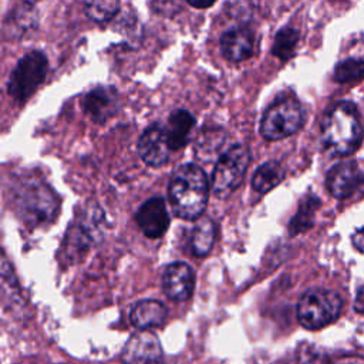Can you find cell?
<instances>
[{"mask_svg": "<svg viewBox=\"0 0 364 364\" xmlns=\"http://www.w3.org/2000/svg\"><path fill=\"white\" fill-rule=\"evenodd\" d=\"M124 364H161L162 347L151 331H138L127 341L122 354Z\"/></svg>", "mask_w": 364, "mask_h": 364, "instance_id": "obj_9", "label": "cell"}, {"mask_svg": "<svg viewBox=\"0 0 364 364\" xmlns=\"http://www.w3.org/2000/svg\"><path fill=\"white\" fill-rule=\"evenodd\" d=\"M361 78H364V60L347 58L334 68V80L337 82H355Z\"/></svg>", "mask_w": 364, "mask_h": 364, "instance_id": "obj_22", "label": "cell"}, {"mask_svg": "<svg viewBox=\"0 0 364 364\" xmlns=\"http://www.w3.org/2000/svg\"><path fill=\"white\" fill-rule=\"evenodd\" d=\"M361 181V172L354 161H343L334 165L326 178L328 192L337 198L344 199L354 193Z\"/></svg>", "mask_w": 364, "mask_h": 364, "instance_id": "obj_13", "label": "cell"}, {"mask_svg": "<svg viewBox=\"0 0 364 364\" xmlns=\"http://www.w3.org/2000/svg\"><path fill=\"white\" fill-rule=\"evenodd\" d=\"M82 6L85 14L97 23L111 20L119 9L118 1H85Z\"/></svg>", "mask_w": 364, "mask_h": 364, "instance_id": "obj_23", "label": "cell"}, {"mask_svg": "<svg viewBox=\"0 0 364 364\" xmlns=\"http://www.w3.org/2000/svg\"><path fill=\"white\" fill-rule=\"evenodd\" d=\"M320 206V200L314 195L306 196L299 206L297 213L289 223V230L291 235H299L311 228L314 222V213Z\"/></svg>", "mask_w": 364, "mask_h": 364, "instance_id": "obj_20", "label": "cell"}, {"mask_svg": "<svg viewBox=\"0 0 364 364\" xmlns=\"http://www.w3.org/2000/svg\"><path fill=\"white\" fill-rule=\"evenodd\" d=\"M193 125L195 117L186 109H176L169 115L165 132L172 151L181 149L188 144Z\"/></svg>", "mask_w": 364, "mask_h": 364, "instance_id": "obj_16", "label": "cell"}, {"mask_svg": "<svg viewBox=\"0 0 364 364\" xmlns=\"http://www.w3.org/2000/svg\"><path fill=\"white\" fill-rule=\"evenodd\" d=\"M250 162L249 149L236 144L226 149L218 159L212 173V189L216 196L226 198L242 182Z\"/></svg>", "mask_w": 364, "mask_h": 364, "instance_id": "obj_7", "label": "cell"}, {"mask_svg": "<svg viewBox=\"0 0 364 364\" xmlns=\"http://www.w3.org/2000/svg\"><path fill=\"white\" fill-rule=\"evenodd\" d=\"M104 213L98 205H88L81 210L75 223L67 232V252L68 255H78L92 246L102 235Z\"/></svg>", "mask_w": 364, "mask_h": 364, "instance_id": "obj_8", "label": "cell"}, {"mask_svg": "<svg viewBox=\"0 0 364 364\" xmlns=\"http://www.w3.org/2000/svg\"><path fill=\"white\" fill-rule=\"evenodd\" d=\"M364 138V127L357 108L347 101L336 104L321 124V139L327 151L337 156L355 152Z\"/></svg>", "mask_w": 364, "mask_h": 364, "instance_id": "obj_2", "label": "cell"}, {"mask_svg": "<svg viewBox=\"0 0 364 364\" xmlns=\"http://www.w3.org/2000/svg\"><path fill=\"white\" fill-rule=\"evenodd\" d=\"M297 43H299V31L291 27H283L282 30L277 31L274 37L272 53L280 60H289L293 55Z\"/></svg>", "mask_w": 364, "mask_h": 364, "instance_id": "obj_21", "label": "cell"}, {"mask_svg": "<svg viewBox=\"0 0 364 364\" xmlns=\"http://www.w3.org/2000/svg\"><path fill=\"white\" fill-rule=\"evenodd\" d=\"M131 323L141 331L161 326L166 318V307L158 300H141L131 311Z\"/></svg>", "mask_w": 364, "mask_h": 364, "instance_id": "obj_17", "label": "cell"}, {"mask_svg": "<svg viewBox=\"0 0 364 364\" xmlns=\"http://www.w3.org/2000/svg\"><path fill=\"white\" fill-rule=\"evenodd\" d=\"M341 306L343 301L336 291L328 289H310L297 303L299 323L307 330H318L338 317Z\"/></svg>", "mask_w": 364, "mask_h": 364, "instance_id": "obj_4", "label": "cell"}, {"mask_svg": "<svg viewBox=\"0 0 364 364\" xmlns=\"http://www.w3.org/2000/svg\"><path fill=\"white\" fill-rule=\"evenodd\" d=\"M195 274L185 262L171 263L162 274V287L165 294L175 301H185L192 296Z\"/></svg>", "mask_w": 364, "mask_h": 364, "instance_id": "obj_12", "label": "cell"}, {"mask_svg": "<svg viewBox=\"0 0 364 364\" xmlns=\"http://www.w3.org/2000/svg\"><path fill=\"white\" fill-rule=\"evenodd\" d=\"M353 245H354V247H355L358 252L364 253V228L358 229V230L353 235Z\"/></svg>", "mask_w": 364, "mask_h": 364, "instance_id": "obj_24", "label": "cell"}, {"mask_svg": "<svg viewBox=\"0 0 364 364\" xmlns=\"http://www.w3.org/2000/svg\"><path fill=\"white\" fill-rule=\"evenodd\" d=\"M209 195V182L205 171L195 164L179 166L172 175L168 196L172 212L182 219H199Z\"/></svg>", "mask_w": 364, "mask_h": 364, "instance_id": "obj_1", "label": "cell"}, {"mask_svg": "<svg viewBox=\"0 0 364 364\" xmlns=\"http://www.w3.org/2000/svg\"><path fill=\"white\" fill-rule=\"evenodd\" d=\"M304 122V111L300 102L291 97L273 101L263 114L260 134L269 141L283 139L296 134Z\"/></svg>", "mask_w": 364, "mask_h": 364, "instance_id": "obj_5", "label": "cell"}, {"mask_svg": "<svg viewBox=\"0 0 364 364\" xmlns=\"http://www.w3.org/2000/svg\"><path fill=\"white\" fill-rule=\"evenodd\" d=\"M48 61L41 51H30L16 64L10 74L7 91L17 102H26L47 77Z\"/></svg>", "mask_w": 364, "mask_h": 364, "instance_id": "obj_6", "label": "cell"}, {"mask_svg": "<svg viewBox=\"0 0 364 364\" xmlns=\"http://www.w3.org/2000/svg\"><path fill=\"white\" fill-rule=\"evenodd\" d=\"M141 232L149 239L161 237L169 226V213L162 198L154 196L145 200L135 213Z\"/></svg>", "mask_w": 364, "mask_h": 364, "instance_id": "obj_11", "label": "cell"}, {"mask_svg": "<svg viewBox=\"0 0 364 364\" xmlns=\"http://www.w3.org/2000/svg\"><path fill=\"white\" fill-rule=\"evenodd\" d=\"M188 4L195 9H208L213 6V3H195V1H188Z\"/></svg>", "mask_w": 364, "mask_h": 364, "instance_id": "obj_26", "label": "cell"}, {"mask_svg": "<svg viewBox=\"0 0 364 364\" xmlns=\"http://www.w3.org/2000/svg\"><path fill=\"white\" fill-rule=\"evenodd\" d=\"M138 152L142 161L154 168H159L169 161L171 145L165 132V127L154 124L146 128L138 139Z\"/></svg>", "mask_w": 364, "mask_h": 364, "instance_id": "obj_10", "label": "cell"}, {"mask_svg": "<svg viewBox=\"0 0 364 364\" xmlns=\"http://www.w3.org/2000/svg\"><path fill=\"white\" fill-rule=\"evenodd\" d=\"M215 236H216V226L213 220L206 216L199 218L193 226L192 236H191L192 253L198 257L206 256L215 243Z\"/></svg>", "mask_w": 364, "mask_h": 364, "instance_id": "obj_18", "label": "cell"}, {"mask_svg": "<svg viewBox=\"0 0 364 364\" xmlns=\"http://www.w3.org/2000/svg\"><path fill=\"white\" fill-rule=\"evenodd\" d=\"M10 193L11 206L26 225L37 228L54 219L57 198L51 188L37 176H23L13 185Z\"/></svg>", "mask_w": 364, "mask_h": 364, "instance_id": "obj_3", "label": "cell"}, {"mask_svg": "<svg viewBox=\"0 0 364 364\" xmlns=\"http://www.w3.org/2000/svg\"><path fill=\"white\" fill-rule=\"evenodd\" d=\"M284 178V169L276 161L262 164L252 176V188L259 193H266L277 186Z\"/></svg>", "mask_w": 364, "mask_h": 364, "instance_id": "obj_19", "label": "cell"}, {"mask_svg": "<svg viewBox=\"0 0 364 364\" xmlns=\"http://www.w3.org/2000/svg\"><path fill=\"white\" fill-rule=\"evenodd\" d=\"M255 46L253 31L246 26L228 28L220 37V51L229 61L239 63L250 57Z\"/></svg>", "mask_w": 364, "mask_h": 364, "instance_id": "obj_14", "label": "cell"}, {"mask_svg": "<svg viewBox=\"0 0 364 364\" xmlns=\"http://www.w3.org/2000/svg\"><path fill=\"white\" fill-rule=\"evenodd\" d=\"M354 309H355V311L364 314V284L357 290V296L354 300Z\"/></svg>", "mask_w": 364, "mask_h": 364, "instance_id": "obj_25", "label": "cell"}, {"mask_svg": "<svg viewBox=\"0 0 364 364\" xmlns=\"http://www.w3.org/2000/svg\"><path fill=\"white\" fill-rule=\"evenodd\" d=\"M82 108L94 122L102 124L117 112V91L111 87H95L84 97Z\"/></svg>", "mask_w": 364, "mask_h": 364, "instance_id": "obj_15", "label": "cell"}]
</instances>
